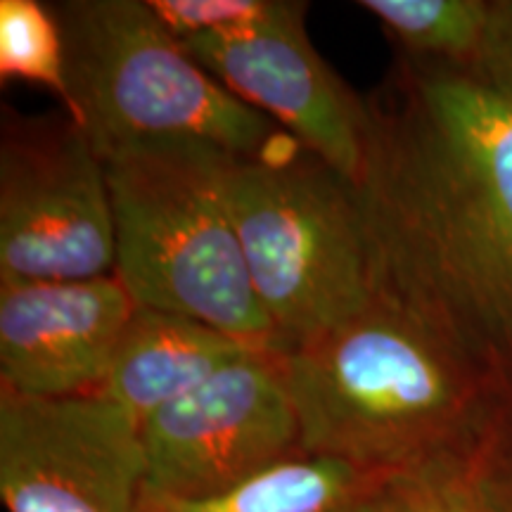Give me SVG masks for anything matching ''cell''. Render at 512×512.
<instances>
[{
	"label": "cell",
	"instance_id": "obj_17",
	"mask_svg": "<svg viewBox=\"0 0 512 512\" xmlns=\"http://www.w3.org/2000/svg\"><path fill=\"white\" fill-rule=\"evenodd\" d=\"M387 512H494L467 472L465 456H448L392 479Z\"/></svg>",
	"mask_w": 512,
	"mask_h": 512
},
{
	"label": "cell",
	"instance_id": "obj_15",
	"mask_svg": "<svg viewBox=\"0 0 512 512\" xmlns=\"http://www.w3.org/2000/svg\"><path fill=\"white\" fill-rule=\"evenodd\" d=\"M465 465L489 508L512 512V373L491 380Z\"/></svg>",
	"mask_w": 512,
	"mask_h": 512
},
{
	"label": "cell",
	"instance_id": "obj_7",
	"mask_svg": "<svg viewBox=\"0 0 512 512\" xmlns=\"http://www.w3.org/2000/svg\"><path fill=\"white\" fill-rule=\"evenodd\" d=\"M278 354L254 349L143 422L150 494L202 501L306 456Z\"/></svg>",
	"mask_w": 512,
	"mask_h": 512
},
{
	"label": "cell",
	"instance_id": "obj_1",
	"mask_svg": "<svg viewBox=\"0 0 512 512\" xmlns=\"http://www.w3.org/2000/svg\"><path fill=\"white\" fill-rule=\"evenodd\" d=\"M366 102L358 190L380 297L510 375L512 105L472 69L406 57Z\"/></svg>",
	"mask_w": 512,
	"mask_h": 512
},
{
	"label": "cell",
	"instance_id": "obj_6",
	"mask_svg": "<svg viewBox=\"0 0 512 512\" xmlns=\"http://www.w3.org/2000/svg\"><path fill=\"white\" fill-rule=\"evenodd\" d=\"M117 266L105 162L69 114L5 110L0 283L91 280Z\"/></svg>",
	"mask_w": 512,
	"mask_h": 512
},
{
	"label": "cell",
	"instance_id": "obj_14",
	"mask_svg": "<svg viewBox=\"0 0 512 512\" xmlns=\"http://www.w3.org/2000/svg\"><path fill=\"white\" fill-rule=\"evenodd\" d=\"M0 76L46 86L67 105L64 41L50 5L0 0Z\"/></svg>",
	"mask_w": 512,
	"mask_h": 512
},
{
	"label": "cell",
	"instance_id": "obj_12",
	"mask_svg": "<svg viewBox=\"0 0 512 512\" xmlns=\"http://www.w3.org/2000/svg\"><path fill=\"white\" fill-rule=\"evenodd\" d=\"M389 486V477L339 460L299 456L202 501L145 491L143 512H387Z\"/></svg>",
	"mask_w": 512,
	"mask_h": 512
},
{
	"label": "cell",
	"instance_id": "obj_16",
	"mask_svg": "<svg viewBox=\"0 0 512 512\" xmlns=\"http://www.w3.org/2000/svg\"><path fill=\"white\" fill-rule=\"evenodd\" d=\"M159 22L178 41L197 36L235 34L278 22L306 8L297 0H147Z\"/></svg>",
	"mask_w": 512,
	"mask_h": 512
},
{
	"label": "cell",
	"instance_id": "obj_2",
	"mask_svg": "<svg viewBox=\"0 0 512 512\" xmlns=\"http://www.w3.org/2000/svg\"><path fill=\"white\" fill-rule=\"evenodd\" d=\"M278 361L306 456L389 479L465 456L494 380L384 297Z\"/></svg>",
	"mask_w": 512,
	"mask_h": 512
},
{
	"label": "cell",
	"instance_id": "obj_8",
	"mask_svg": "<svg viewBox=\"0 0 512 512\" xmlns=\"http://www.w3.org/2000/svg\"><path fill=\"white\" fill-rule=\"evenodd\" d=\"M143 425L105 394L0 389V498L8 512H143Z\"/></svg>",
	"mask_w": 512,
	"mask_h": 512
},
{
	"label": "cell",
	"instance_id": "obj_13",
	"mask_svg": "<svg viewBox=\"0 0 512 512\" xmlns=\"http://www.w3.org/2000/svg\"><path fill=\"white\" fill-rule=\"evenodd\" d=\"M401 57L472 69L491 22V0H363Z\"/></svg>",
	"mask_w": 512,
	"mask_h": 512
},
{
	"label": "cell",
	"instance_id": "obj_11",
	"mask_svg": "<svg viewBox=\"0 0 512 512\" xmlns=\"http://www.w3.org/2000/svg\"><path fill=\"white\" fill-rule=\"evenodd\" d=\"M254 349L261 347L202 320L138 304L121 332L100 394L143 425Z\"/></svg>",
	"mask_w": 512,
	"mask_h": 512
},
{
	"label": "cell",
	"instance_id": "obj_5",
	"mask_svg": "<svg viewBox=\"0 0 512 512\" xmlns=\"http://www.w3.org/2000/svg\"><path fill=\"white\" fill-rule=\"evenodd\" d=\"M226 152L155 147L105 159L117 266L140 306L283 351L249 283L226 204Z\"/></svg>",
	"mask_w": 512,
	"mask_h": 512
},
{
	"label": "cell",
	"instance_id": "obj_9",
	"mask_svg": "<svg viewBox=\"0 0 512 512\" xmlns=\"http://www.w3.org/2000/svg\"><path fill=\"white\" fill-rule=\"evenodd\" d=\"M306 10L309 5L235 34L190 38L183 48L230 93L358 185L366 166L368 102L313 48Z\"/></svg>",
	"mask_w": 512,
	"mask_h": 512
},
{
	"label": "cell",
	"instance_id": "obj_18",
	"mask_svg": "<svg viewBox=\"0 0 512 512\" xmlns=\"http://www.w3.org/2000/svg\"><path fill=\"white\" fill-rule=\"evenodd\" d=\"M472 72L512 105V0H491L489 31Z\"/></svg>",
	"mask_w": 512,
	"mask_h": 512
},
{
	"label": "cell",
	"instance_id": "obj_10",
	"mask_svg": "<svg viewBox=\"0 0 512 512\" xmlns=\"http://www.w3.org/2000/svg\"><path fill=\"white\" fill-rule=\"evenodd\" d=\"M138 302L117 275L0 283V389L98 394Z\"/></svg>",
	"mask_w": 512,
	"mask_h": 512
},
{
	"label": "cell",
	"instance_id": "obj_4",
	"mask_svg": "<svg viewBox=\"0 0 512 512\" xmlns=\"http://www.w3.org/2000/svg\"><path fill=\"white\" fill-rule=\"evenodd\" d=\"M226 204L249 283L283 351L380 297L361 190L290 138L226 169Z\"/></svg>",
	"mask_w": 512,
	"mask_h": 512
},
{
	"label": "cell",
	"instance_id": "obj_3",
	"mask_svg": "<svg viewBox=\"0 0 512 512\" xmlns=\"http://www.w3.org/2000/svg\"><path fill=\"white\" fill-rule=\"evenodd\" d=\"M50 8L64 41V107L102 162L155 147L261 157L292 138L216 81L147 0H67Z\"/></svg>",
	"mask_w": 512,
	"mask_h": 512
}]
</instances>
